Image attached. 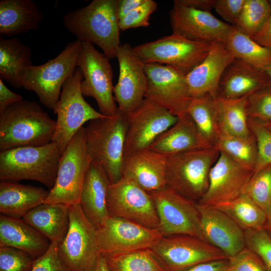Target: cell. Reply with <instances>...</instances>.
Instances as JSON below:
<instances>
[{"label":"cell","instance_id":"3957f363","mask_svg":"<svg viewBox=\"0 0 271 271\" xmlns=\"http://www.w3.org/2000/svg\"><path fill=\"white\" fill-rule=\"evenodd\" d=\"M61 153L52 142L42 146H23L1 151V181L30 180L51 190L54 186Z\"/></svg>","mask_w":271,"mask_h":271},{"label":"cell","instance_id":"d4e9b609","mask_svg":"<svg viewBox=\"0 0 271 271\" xmlns=\"http://www.w3.org/2000/svg\"><path fill=\"white\" fill-rule=\"evenodd\" d=\"M110 181L100 164L91 162L81 190L79 203L87 219L97 228L108 218L106 195Z\"/></svg>","mask_w":271,"mask_h":271},{"label":"cell","instance_id":"db71d44e","mask_svg":"<svg viewBox=\"0 0 271 271\" xmlns=\"http://www.w3.org/2000/svg\"><path fill=\"white\" fill-rule=\"evenodd\" d=\"M93 271H109L105 258L103 255L99 257Z\"/></svg>","mask_w":271,"mask_h":271},{"label":"cell","instance_id":"484cf974","mask_svg":"<svg viewBox=\"0 0 271 271\" xmlns=\"http://www.w3.org/2000/svg\"><path fill=\"white\" fill-rule=\"evenodd\" d=\"M50 240L23 218L0 215V247L22 250L35 259L49 248Z\"/></svg>","mask_w":271,"mask_h":271},{"label":"cell","instance_id":"7c38bea8","mask_svg":"<svg viewBox=\"0 0 271 271\" xmlns=\"http://www.w3.org/2000/svg\"><path fill=\"white\" fill-rule=\"evenodd\" d=\"M149 193L159 220L158 230L164 236L190 235L204 240L197 202L167 186Z\"/></svg>","mask_w":271,"mask_h":271},{"label":"cell","instance_id":"5bb4252c","mask_svg":"<svg viewBox=\"0 0 271 271\" xmlns=\"http://www.w3.org/2000/svg\"><path fill=\"white\" fill-rule=\"evenodd\" d=\"M152 249L168 271H184L201 263L228 258L207 241L190 235L163 236Z\"/></svg>","mask_w":271,"mask_h":271},{"label":"cell","instance_id":"8fae6325","mask_svg":"<svg viewBox=\"0 0 271 271\" xmlns=\"http://www.w3.org/2000/svg\"><path fill=\"white\" fill-rule=\"evenodd\" d=\"M77 66L83 76L81 83L83 95L95 99L103 115L116 114L118 106L114 97L113 72L109 58L97 51L91 43L82 42Z\"/></svg>","mask_w":271,"mask_h":271},{"label":"cell","instance_id":"ba28073f","mask_svg":"<svg viewBox=\"0 0 271 271\" xmlns=\"http://www.w3.org/2000/svg\"><path fill=\"white\" fill-rule=\"evenodd\" d=\"M91 162L86 149L85 129L83 126L61 155L54 186L43 203H61L69 206L79 202Z\"/></svg>","mask_w":271,"mask_h":271},{"label":"cell","instance_id":"4fadbf2b","mask_svg":"<svg viewBox=\"0 0 271 271\" xmlns=\"http://www.w3.org/2000/svg\"><path fill=\"white\" fill-rule=\"evenodd\" d=\"M106 207L109 217L158 229L159 220L151 195L130 179L122 177L110 185Z\"/></svg>","mask_w":271,"mask_h":271},{"label":"cell","instance_id":"83f0119b","mask_svg":"<svg viewBox=\"0 0 271 271\" xmlns=\"http://www.w3.org/2000/svg\"><path fill=\"white\" fill-rule=\"evenodd\" d=\"M42 12L32 0L0 1V34L13 37L39 29Z\"/></svg>","mask_w":271,"mask_h":271},{"label":"cell","instance_id":"f546056e","mask_svg":"<svg viewBox=\"0 0 271 271\" xmlns=\"http://www.w3.org/2000/svg\"><path fill=\"white\" fill-rule=\"evenodd\" d=\"M22 218L45 236L51 243L58 241L60 243L69 227V206L61 203H43L30 210Z\"/></svg>","mask_w":271,"mask_h":271},{"label":"cell","instance_id":"c3c4849f","mask_svg":"<svg viewBox=\"0 0 271 271\" xmlns=\"http://www.w3.org/2000/svg\"><path fill=\"white\" fill-rule=\"evenodd\" d=\"M23 100L22 95L9 89L0 79V114L10 105Z\"/></svg>","mask_w":271,"mask_h":271},{"label":"cell","instance_id":"8992f818","mask_svg":"<svg viewBox=\"0 0 271 271\" xmlns=\"http://www.w3.org/2000/svg\"><path fill=\"white\" fill-rule=\"evenodd\" d=\"M219 154L215 148H206L167 157V186L197 203L207 190Z\"/></svg>","mask_w":271,"mask_h":271},{"label":"cell","instance_id":"e575fe53","mask_svg":"<svg viewBox=\"0 0 271 271\" xmlns=\"http://www.w3.org/2000/svg\"><path fill=\"white\" fill-rule=\"evenodd\" d=\"M212 206L226 213L244 231L264 227L265 212L243 194L231 201Z\"/></svg>","mask_w":271,"mask_h":271},{"label":"cell","instance_id":"52a82bcc","mask_svg":"<svg viewBox=\"0 0 271 271\" xmlns=\"http://www.w3.org/2000/svg\"><path fill=\"white\" fill-rule=\"evenodd\" d=\"M69 224L58 253L71 271H93L102 254L97 228L84 215L79 202L69 206Z\"/></svg>","mask_w":271,"mask_h":271},{"label":"cell","instance_id":"4316f807","mask_svg":"<svg viewBox=\"0 0 271 271\" xmlns=\"http://www.w3.org/2000/svg\"><path fill=\"white\" fill-rule=\"evenodd\" d=\"M195 124L187 113L178 116V119L148 148L167 157L206 149Z\"/></svg>","mask_w":271,"mask_h":271},{"label":"cell","instance_id":"7402d4cb","mask_svg":"<svg viewBox=\"0 0 271 271\" xmlns=\"http://www.w3.org/2000/svg\"><path fill=\"white\" fill-rule=\"evenodd\" d=\"M235 59L225 43L216 42L205 59L186 75L192 98L205 95L216 97L220 78Z\"/></svg>","mask_w":271,"mask_h":271},{"label":"cell","instance_id":"e0dca14e","mask_svg":"<svg viewBox=\"0 0 271 271\" xmlns=\"http://www.w3.org/2000/svg\"><path fill=\"white\" fill-rule=\"evenodd\" d=\"M97 230L101 254L104 256L152 248L164 236L157 229L114 217H109Z\"/></svg>","mask_w":271,"mask_h":271},{"label":"cell","instance_id":"5b68a950","mask_svg":"<svg viewBox=\"0 0 271 271\" xmlns=\"http://www.w3.org/2000/svg\"><path fill=\"white\" fill-rule=\"evenodd\" d=\"M81 44L77 39L70 42L54 58L42 65H31L26 68L20 76L21 87L35 92L40 102L53 110L63 84L77 68Z\"/></svg>","mask_w":271,"mask_h":271},{"label":"cell","instance_id":"b9f144b4","mask_svg":"<svg viewBox=\"0 0 271 271\" xmlns=\"http://www.w3.org/2000/svg\"><path fill=\"white\" fill-rule=\"evenodd\" d=\"M247 110L249 118L271 121V84L247 97Z\"/></svg>","mask_w":271,"mask_h":271},{"label":"cell","instance_id":"2e32d148","mask_svg":"<svg viewBox=\"0 0 271 271\" xmlns=\"http://www.w3.org/2000/svg\"><path fill=\"white\" fill-rule=\"evenodd\" d=\"M125 117L127 129L124 156L134 151L148 149L178 119V116L147 99Z\"/></svg>","mask_w":271,"mask_h":271},{"label":"cell","instance_id":"9c48e42d","mask_svg":"<svg viewBox=\"0 0 271 271\" xmlns=\"http://www.w3.org/2000/svg\"><path fill=\"white\" fill-rule=\"evenodd\" d=\"M211 47L212 43L190 40L172 33L132 48L144 63L167 65L186 75L205 59Z\"/></svg>","mask_w":271,"mask_h":271},{"label":"cell","instance_id":"ffe728a7","mask_svg":"<svg viewBox=\"0 0 271 271\" xmlns=\"http://www.w3.org/2000/svg\"><path fill=\"white\" fill-rule=\"evenodd\" d=\"M219 157L211 169L209 185L200 205L212 206L229 202L243 194L254 171L247 169L225 153L219 152Z\"/></svg>","mask_w":271,"mask_h":271},{"label":"cell","instance_id":"d590c367","mask_svg":"<svg viewBox=\"0 0 271 271\" xmlns=\"http://www.w3.org/2000/svg\"><path fill=\"white\" fill-rule=\"evenodd\" d=\"M104 256L109 271H168L152 248Z\"/></svg>","mask_w":271,"mask_h":271},{"label":"cell","instance_id":"7a4b0ae2","mask_svg":"<svg viewBox=\"0 0 271 271\" xmlns=\"http://www.w3.org/2000/svg\"><path fill=\"white\" fill-rule=\"evenodd\" d=\"M56 120L34 101L23 100L0 114L1 151L23 146H42L52 142Z\"/></svg>","mask_w":271,"mask_h":271},{"label":"cell","instance_id":"681fc988","mask_svg":"<svg viewBox=\"0 0 271 271\" xmlns=\"http://www.w3.org/2000/svg\"><path fill=\"white\" fill-rule=\"evenodd\" d=\"M184 271H228V259L201 263Z\"/></svg>","mask_w":271,"mask_h":271},{"label":"cell","instance_id":"f35d334b","mask_svg":"<svg viewBox=\"0 0 271 271\" xmlns=\"http://www.w3.org/2000/svg\"><path fill=\"white\" fill-rule=\"evenodd\" d=\"M243 194L266 213L271 202V163L253 173Z\"/></svg>","mask_w":271,"mask_h":271},{"label":"cell","instance_id":"7dc6e473","mask_svg":"<svg viewBox=\"0 0 271 271\" xmlns=\"http://www.w3.org/2000/svg\"><path fill=\"white\" fill-rule=\"evenodd\" d=\"M245 0H215V12L227 23L234 26L240 17Z\"/></svg>","mask_w":271,"mask_h":271},{"label":"cell","instance_id":"cb8c5ba5","mask_svg":"<svg viewBox=\"0 0 271 271\" xmlns=\"http://www.w3.org/2000/svg\"><path fill=\"white\" fill-rule=\"evenodd\" d=\"M271 84L265 71L235 58L225 69L219 83L216 97L238 99Z\"/></svg>","mask_w":271,"mask_h":271},{"label":"cell","instance_id":"9f6ffc18","mask_svg":"<svg viewBox=\"0 0 271 271\" xmlns=\"http://www.w3.org/2000/svg\"><path fill=\"white\" fill-rule=\"evenodd\" d=\"M262 122L266 128L271 133V121H262Z\"/></svg>","mask_w":271,"mask_h":271},{"label":"cell","instance_id":"603a6c76","mask_svg":"<svg viewBox=\"0 0 271 271\" xmlns=\"http://www.w3.org/2000/svg\"><path fill=\"white\" fill-rule=\"evenodd\" d=\"M167 157L150 149L134 151L124 156L122 177L135 182L148 193L167 186Z\"/></svg>","mask_w":271,"mask_h":271},{"label":"cell","instance_id":"60d3db41","mask_svg":"<svg viewBox=\"0 0 271 271\" xmlns=\"http://www.w3.org/2000/svg\"><path fill=\"white\" fill-rule=\"evenodd\" d=\"M35 259L11 247H0V271H32Z\"/></svg>","mask_w":271,"mask_h":271},{"label":"cell","instance_id":"74e56055","mask_svg":"<svg viewBox=\"0 0 271 271\" xmlns=\"http://www.w3.org/2000/svg\"><path fill=\"white\" fill-rule=\"evenodd\" d=\"M271 15V1L245 0L235 28L251 38L258 33Z\"/></svg>","mask_w":271,"mask_h":271},{"label":"cell","instance_id":"44dd1931","mask_svg":"<svg viewBox=\"0 0 271 271\" xmlns=\"http://www.w3.org/2000/svg\"><path fill=\"white\" fill-rule=\"evenodd\" d=\"M205 241L222 251L228 258L244 248V231L228 215L213 206L197 204Z\"/></svg>","mask_w":271,"mask_h":271},{"label":"cell","instance_id":"8d00e7d4","mask_svg":"<svg viewBox=\"0 0 271 271\" xmlns=\"http://www.w3.org/2000/svg\"><path fill=\"white\" fill-rule=\"evenodd\" d=\"M215 148L225 153L242 166L254 171L258 158L255 136L242 138L221 132Z\"/></svg>","mask_w":271,"mask_h":271},{"label":"cell","instance_id":"ab89813d","mask_svg":"<svg viewBox=\"0 0 271 271\" xmlns=\"http://www.w3.org/2000/svg\"><path fill=\"white\" fill-rule=\"evenodd\" d=\"M245 246L262 259L271 271V234L264 228L244 231Z\"/></svg>","mask_w":271,"mask_h":271},{"label":"cell","instance_id":"ac0fdd59","mask_svg":"<svg viewBox=\"0 0 271 271\" xmlns=\"http://www.w3.org/2000/svg\"><path fill=\"white\" fill-rule=\"evenodd\" d=\"M169 16L173 33L194 41L225 43L233 28L210 12L184 5L179 0L174 1Z\"/></svg>","mask_w":271,"mask_h":271},{"label":"cell","instance_id":"4dcf8cb0","mask_svg":"<svg viewBox=\"0 0 271 271\" xmlns=\"http://www.w3.org/2000/svg\"><path fill=\"white\" fill-rule=\"evenodd\" d=\"M31 48L18 38L0 36V79L16 88H21V73L32 64Z\"/></svg>","mask_w":271,"mask_h":271},{"label":"cell","instance_id":"836d02e7","mask_svg":"<svg viewBox=\"0 0 271 271\" xmlns=\"http://www.w3.org/2000/svg\"><path fill=\"white\" fill-rule=\"evenodd\" d=\"M224 43L235 58L265 71L271 66V50L260 45L234 26Z\"/></svg>","mask_w":271,"mask_h":271},{"label":"cell","instance_id":"6da1fadb","mask_svg":"<svg viewBox=\"0 0 271 271\" xmlns=\"http://www.w3.org/2000/svg\"><path fill=\"white\" fill-rule=\"evenodd\" d=\"M117 0H93L87 6L65 14L66 29L81 42L100 47L109 59L116 56L121 45Z\"/></svg>","mask_w":271,"mask_h":271},{"label":"cell","instance_id":"11a10c76","mask_svg":"<svg viewBox=\"0 0 271 271\" xmlns=\"http://www.w3.org/2000/svg\"><path fill=\"white\" fill-rule=\"evenodd\" d=\"M266 215V221L264 228L271 234V202Z\"/></svg>","mask_w":271,"mask_h":271},{"label":"cell","instance_id":"f1b7e54d","mask_svg":"<svg viewBox=\"0 0 271 271\" xmlns=\"http://www.w3.org/2000/svg\"><path fill=\"white\" fill-rule=\"evenodd\" d=\"M49 192L40 187L1 181V214L22 218L30 210L43 204Z\"/></svg>","mask_w":271,"mask_h":271},{"label":"cell","instance_id":"9a60e30c","mask_svg":"<svg viewBox=\"0 0 271 271\" xmlns=\"http://www.w3.org/2000/svg\"><path fill=\"white\" fill-rule=\"evenodd\" d=\"M148 79L145 99L177 116L186 112L192 99L186 75L171 67L158 63L145 64Z\"/></svg>","mask_w":271,"mask_h":271},{"label":"cell","instance_id":"816d5d0a","mask_svg":"<svg viewBox=\"0 0 271 271\" xmlns=\"http://www.w3.org/2000/svg\"><path fill=\"white\" fill-rule=\"evenodd\" d=\"M145 0H117V16L118 20L124 18L142 4Z\"/></svg>","mask_w":271,"mask_h":271},{"label":"cell","instance_id":"ee69618b","mask_svg":"<svg viewBox=\"0 0 271 271\" xmlns=\"http://www.w3.org/2000/svg\"><path fill=\"white\" fill-rule=\"evenodd\" d=\"M157 3L153 0H145L128 15L119 20L120 31L139 27H148L151 15L156 11Z\"/></svg>","mask_w":271,"mask_h":271},{"label":"cell","instance_id":"1f68e13d","mask_svg":"<svg viewBox=\"0 0 271 271\" xmlns=\"http://www.w3.org/2000/svg\"><path fill=\"white\" fill-rule=\"evenodd\" d=\"M187 113L193 119L206 148H215L221 132L216 97L205 95L192 98Z\"/></svg>","mask_w":271,"mask_h":271},{"label":"cell","instance_id":"bcb514c9","mask_svg":"<svg viewBox=\"0 0 271 271\" xmlns=\"http://www.w3.org/2000/svg\"><path fill=\"white\" fill-rule=\"evenodd\" d=\"M59 242L51 243L46 251L35 259L32 271H71L61 262L58 253Z\"/></svg>","mask_w":271,"mask_h":271},{"label":"cell","instance_id":"d6986e66","mask_svg":"<svg viewBox=\"0 0 271 271\" xmlns=\"http://www.w3.org/2000/svg\"><path fill=\"white\" fill-rule=\"evenodd\" d=\"M132 48L127 43L121 45L116 56L119 70L113 94L118 111L124 116L142 103L148 87L145 63L135 54Z\"/></svg>","mask_w":271,"mask_h":271},{"label":"cell","instance_id":"7bdbcfd3","mask_svg":"<svg viewBox=\"0 0 271 271\" xmlns=\"http://www.w3.org/2000/svg\"><path fill=\"white\" fill-rule=\"evenodd\" d=\"M250 128L255 136L258 147V158L254 173L271 163V133L262 121L249 118Z\"/></svg>","mask_w":271,"mask_h":271},{"label":"cell","instance_id":"f907efd6","mask_svg":"<svg viewBox=\"0 0 271 271\" xmlns=\"http://www.w3.org/2000/svg\"><path fill=\"white\" fill-rule=\"evenodd\" d=\"M251 38L260 45L271 50V15L260 31Z\"/></svg>","mask_w":271,"mask_h":271},{"label":"cell","instance_id":"d6a6232c","mask_svg":"<svg viewBox=\"0 0 271 271\" xmlns=\"http://www.w3.org/2000/svg\"><path fill=\"white\" fill-rule=\"evenodd\" d=\"M248 96L233 99L216 97L219 125L222 132L242 138L253 135L249 124Z\"/></svg>","mask_w":271,"mask_h":271},{"label":"cell","instance_id":"6f0895ef","mask_svg":"<svg viewBox=\"0 0 271 271\" xmlns=\"http://www.w3.org/2000/svg\"><path fill=\"white\" fill-rule=\"evenodd\" d=\"M271 82V66L265 71Z\"/></svg>","mask_w":271,"mask_h":271},{"label":"cell","instance_id":"f5cc1de1","mask_svg":"<svg viewBox=\"0 0 271 271\" xmlns=\"http://www.w3.org/2000/svg\"><path fill=\"white\" fill-rule=\"evenodd\" d=\"M182 4L193 8L209 11L213 8L215 0H179Z\"/></svg>","mask_w":271,"mask_h":271},{"label":"cell","instance_id":"277c9868","mask_svg":"<svg viewBox=\"0 0 271 271\" xmlns=\"http://www.w3.org/2000/svg\"><path fill=\"white\" fill-rule=\"evenodd\" d=\"M127 129L125 117L118 111L113 116L90 120L85 127L88 154L91 162L103 168L111 184L122 177Z\"/></svg>","mask_w":271,"mask_h":271},{"label":"cell","instance_id":"30bf717a","mask_svg":"<svg viewBox=\"0 0 271 271\" xmlns=\"http://www.w3.org/2000/svg\"><path fill=\"white\" fill-rule=\"evenodd\" d=\"M83 79L82 73L77 67L63 84L59 100L53 110L57 119L52 142L58 145L61 155L85 122L107 116L95 110L84 99L81 90Z\"/></svg>","mask_w":271,"mask_h":271},{"label":"cell","instance_id":"f6af8a7d","mask_svg":"<svg viewBox=\"0 0 271 271\" xmlns=\"http://www.w3.org/2000/svg\"><path fill=\"white\" fill-rule=\"evenodd\" d=\"M228 271H268L260 257L245 247L228 258Z\"/></svg>","mask_w":271,"mask_h":271}]
</instances>
